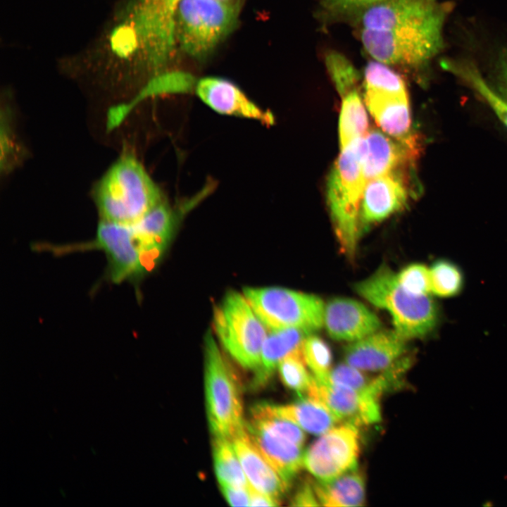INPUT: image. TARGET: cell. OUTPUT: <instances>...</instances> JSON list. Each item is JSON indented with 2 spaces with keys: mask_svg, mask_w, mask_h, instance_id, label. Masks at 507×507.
Segmentation results:
<instances>
[{
  "mask_svg": "<svg viewBox=\"0 0 507 507\" xmlns=\"http://www.w3.org/2000/svg\"><path fill=\"white\" fill-rule=\"evenodd\" d=\"M196 92L204 103L220 114L254 119L267 125L273 123L270 112L258 107L226 79L204 77L197 82Z\"/></svg>",
  "mask_w": 507,
  "mask_h": 507,
  "instance_id": "obj_17",
  "label": "cell"
},
{
  "mask_svg": "<svg viewBox=\"0 0 507 507\" xmlns=\"http://www.w3.org/2000/svg\"><path fill=\"white\" fill-rule=\"evenodd\" d=\"M431 293L441 298L459 294L464 286L461 268L448 259H438L430 268Z\"/></svg>",
  "mask_w": 507,
  "mask_h": 507,
  "instance_id": "obj_30",
  "label": "cell"
},
{
  "mask_svg": "<svg viewBox=\"0 0 507 507\" xmlns=\"http://www.w3.org/2000/svg\"><path fill=\"white\" fill-rule=\"evenodd\" d=\"M213 323L226 352L242 367L254 373L259 366L268 332L244 294L228 292L215 309Z\"/></svg>",
  "mask_w": 507,
  "mask_h": 507,
  "instance_id": "obj_7",
  "label": "cell"
},
{
  "mask_svg": "<svg viewBox=\"0 0 507 507\" xmlns=\"http://www.w3.org/2000/svg\"><path fill=\"white\" fill-rule=\"evenodd\" d=\"M302 353L313 376L318 380H326L332 369V352L328 345L311 333L303 343Z\"/></svg>",
  "mask_w": 507,
  "mask_h": 507,
  "instance_id": "obj_32",
  "label": "cell"
},
{
  "mask_svg": "<svg viewBox=\"0 0 507 507\" xmlns=\"http://www.w3.org/2000/svg\"><path fill=\"white\" fill-rule=\"evenodd\" d=\"M99 250L107 261L106 277L114 284L133 282L156 265L132 223L100 220L95 237L63 249Z\"/></svg>",
  "mask_w": 507,
  "mask_h": 507,
  "instance_id": "obj_9",
  "label": "cell"
},
{
  "mask_svg": "<svg viewBox=\"0 0 507 507\" xmlns=\"http://www.w3.org/2000/svg\"><path fill=\"white\" fill-rule=\"evenodd\" d=\"M250 422L303 446L306 440L303 430L293 422L276 415L270 403H259L251 409Z\"/></svg>",
  "mask_w": 507,
  "mask_h": 507,
  "instance_id": "obj_29",
  "label": "cell"
},
{
  "mask_svg": "<svg viewBox=\"0 0 507 507\" xmlns=\"http://www.w3.org/2000/svg\"><path fill=\"white\" fill-rule=\"evenodd\" d=\"M291 506H319L314 482L311 481L304 482L296 491L291 501Z\"/></svg>",
  "mask_w": 507,
  "mask_h": 507,
  "instance_id": "obj_37",
  "label": "cell"
},
{
  "mask_svg": "<svg viewBox=\"0 0 507 507\" xmlns=\"http://www.w3.org/2000/svg\"><path fill=\"white\" fill-rule=\"evenodd\" d=\"M204 391L214 437L232 439L245 427L242 391L236 374L211 334L204 342Z\"/></svg>",
  "mask_w": 507,
  "mask_h": 507,
  "instance_id": "obj_5",
  "label": "cell"
},
{
  "mask_svg": "<svg viewBox=\"0 0 507 507\" xmlns=\"http://www.w3.org/2000/svg\"><path fill=\"white\" fill-rule=\"evenodd\" d=\"M366 149L365 136L341 148L327 182V201L334 228L343 251L349 256L355 253L361 227Z\"/></svg>",
  "mask_w": 507,
  "mask_h": 507,
  "instance_id": "obj_2",
  "label": "cell"
},
{
  "mask_svg": "<svg viewBox=\"0 0 507 507\" xmlns=\"http://www.w3.org/2000/svg\"><path fill=\"white\" fill-rule=\"evenodd\" d=\"M367 149L363 161L366 182L372 178L399 170L411 163L418 154L416 139L412 135L394 141L389 134L377 129L365 135Z\"/></svg>",
  "mask_w": 507,
  "mask_h": 507,
  "instance_id": "obj_16",
  "label": "cell"
},
{
  "mask_svg": "<svg viewBox=\"0 0 507 507\" xmlns=\"http://www.w3.org/2000/svg\"><path fill=\"white\" fill-rule=\"evenodd\" d=\"M272 411L277 415L287 419L303 431L321 435L341 422L324 406L307 396L299 401L284 404L270 403Z\"/></svg>",
  "mask_w": 507,
  "mask_h": 507,
  "instance_id": "obj_24",
  "label": "cell"
},
{
  "mask_svg": "<svg viewBox=\"0 0 507 507\" xmlns=\"http://www.w3.org/2000/svg\"><path fill=\"white\" fill-rule=\"evenodd\" d=\"M214 470L220 486L249 488V483L231 439L215 437L213 444Z\"/></svg>",
  "mask_w": 507,
  "mask_h": 507,
  "instance_id": "obj_26",
  "label": "cell"
},
{
  "mask_svg": "<svg viewBox=\"0 0 507 507\" xmlns=\"http://www.w3.org/2000/svg\"><path fill=\"white\" fill-rule=\"evenodd\" d=\"M365 102L377 125L389 136L406 139L412 134L408 94L365 89Z\"/></svg>",
  "mask_w": 507,
  "mask_h": 507,
  "instance_id": "obj_21",
  "label": "cell"
},
{
  "mask_svg": "<svg viewBox=\"0 0 507 507\" xmlns=\"http://www.w3.org/2000/svg\"><path fill=\"white\" fill-rule=\"evenodd\" d=\"M232 442L250 487L280 501L289 485L257 449L246 427Z\"/></svg>",
  "mask_w": 507,
  "mask_h": 507,
  "instance_id": "obj_19",
  "label": "cell"
},
{
  "mask_svg": "<svg viewBox=\"0 0 507 507\" xmlns=\"http://www.w3.org/2000/svg\"><path fill=\"white\" fill-rule=\"evenodd\" d=\"M306 396L327 408L341 423L367 426L382 418L380 399L314 377Z\"/></svg>",
  "mask_w": 507,
  "mask_h": 507,
  "instance_id": "obj_13",
  "label": "cell"
},
{
  "mask_svg": "<svg viewBox=\"0 0 507 507\" xmlns=\"http://www.w3.org/2000/svg\"><path fill=\"white\" fill-rule=\"evenodd\" d=\"M250 506H275L280 501L270 496L258 492L249 486Z\"/></svg>",
  "mask_w": 507,
  "mask_h": 507,
  "instance_id": "obj_39",
  "label": "cell"
},
{
  "mask_svg": "<svg viewBox=\"0 0 507 507\" xmlns=\"http://www.w3.org/2000/svg\"><path fill=\"white\" fill-rule=\"evenodd\" d=\"M432 1H434V0H432Z\"/></svg>",
  "mask_w": 507,
  "mask_h": 507,
  "instance_id": "obj_40",
  "label": "cell"
},
{
  "mask_svg": "<svg viewBox=\"0 0 507 507\" xmlns=\"http://www.w3.org/2000/svg\"><path fill=\"white\" fill-rule=\"evenodd\" d=\"M443 27L394 30L363 29L361 42L376 61L387 65L418 68L429 62L444 47Z\"/></svg>",
  "mask_w": 507,
  "mask_h": 507,
  "instance_id": "obj_10",
  "label": "cell"
},
{
  "mask_svg": "<svg viewBox=\"0 0 507 507\" xmlns=\"http://www.w3.org/2000/svg\"><path fill=\"white\" fill-rule=\"evenodd\" d=\"M400 284L408 292L415 295L431 293L430 268L422 263H412L396 274Z\"/></svg>",
  "mask_w": 507,
  "mask_h": 507,
  "instance_id": "obj_35",
  "label": "cell"
},
{
  "mask_svg": "<svg viewBox=\"0 0 507 507\" xmlns=\"http://www.w3.org/2000/svg\"><path fill=\"white\" fill-rule=\"evenodd\" d=\"M408 198L407 181L401 171L368 180L361 201V225L368 226L386 219L403 208Z\"/></svg>",
  "mask_w": 507,
  "mask_h": 507,
  "instance_id": "obj_14",
  "label": "cell"
},
{
  "mask_svg": "<svg viewBox=\"0 0 507 507\" xmlns=\"http://www.w3.org/2000/svg\"><path fill=\"white\" fill-rule=\"evenodd\" d=\"M365 89L381 92L406 94L404 81L401 76L378 61L369 62L364 71Z\"/></svg>",
  "mask_w": 507,
  "mask_h": 507,
  "instance_id": "obj_33",
  "label": "cell"
},
{
  "mask_svg": "<svg viewBox=\"0 0 507 507\" xmlns=\"http://www.w3.org/2000/svg\"><path fill=\"white\" fill-rule=\"evenodd\" d=\"M379 318L361 303L336 298L325 306L324 325L334 339L353 342L380 327Z\"/></svg>",
  "mask_w": 507,
  "mask_h": 507,
  "instance_id": "obj_18",
  "label": "cell"
},
{
  "mask_svg": "<svg viewBox=\"0 0 507 507\" xmlns=\"http://www.w3.org/2000/svg\"><path fill=\"white\" fill-rule=\"evenodd\" d=\"M270 331L263 342L259 366L254 372L251 384L254 388L264 386L284 358L301 351L306 337L311 334L296 327Z\"/></svg>",
  "mask_w": 507,
  "mask_h": 507,
  "instance_id": "obj_22",
  "label": "cell"
},
{
  "mask_svg": "<svg viewBox=\"0 0 507 507\" xmlns=\"http://www.w3.org/2000/svg\"><path fill=\"white\" fill-rule=\"evenodd\" d=\"M358 427L341 423L320 435L303 453V466L318 481H328L356 468Z\"/></svg>",
  "mask_w": 507,
  "mask_h": 507,
  "instance_id": "obj_11",
  "label": "cell"
},
{
  "mask_svg": "<svg viewBox=\"0 0 507 507\" xmlns=\"http://www.w3.org/2000/svg\"><path fill=\"white\" fill-rule=\"evenodd\" d=\"M226 501L232 506H250L249 488L220 486Z\"/></svg>",
  "mask_w": 507,
  "mask_h": 507,
  "instance_id": "obj_38",
  "label": "cell"
},
{
  "mask_svg": "<svg viewBox=\"0 0 507 507\" xmlns=\"http://www.w3.org/2000/svg\"><path fill=\"white\" fill-rule=\"evenodd\" d=\"M132 225L146 251L157 263L174 230L172 209L163 200Z\"/></svg>",
  "mask_w": 507,
  "mask_h": 507,
  "instance_id": "obj_23",
  "label": "cell"
},
{
  "mask_svg": "<svg viewBox=\"0 0 507 507\" xmlns=\"http://www.w3.org/2000/svg\"><path fill=\"white\" fill-rule=\"evenodd\" d=\"M244 296L267 329H301L308 333L324 326L325 303L317 296L270 287L243 290Z\"/></svg>",
  "mask_w": 507,
  "mask_h": 507,
  "instance_id": "obj_8",
  "label": "cell"
},
{
  "mask_svg": "<svg viewBox=\"0 0 507 507\" xmlns=\"http://www.w3.org/2000/svg\"><path fill=\"white\" fill-rule=\"evenodd\" d=\"M325 64L332 82L341 95L344 96L356 89L358 73L346 56L335 51H330L325 56Z\"/></svg>",
  "mask_w": 507,
  "mask_h": 507,
  "instance_id": "obj_34",
  "label": "cell"
},
{
  "mask_svg": "<svg viewBox=\"0 0 507 507\" xmlns=\"http://www.w3.org/2000/svg\"><path fill=\"white\" fill-rule=\"evenodd\" d=\"M242 0H182L175 15L177 45L196 60L207 58L236 27Z\"/></svg>",
  "mask_w": 507,
  "mask_h": 507,
  "instance_id": "obj_4",
  "label": "cell"
},
{
  "mask_svg": "<svg viewBox=\"0 0 507 507\" xmlns=\"http://www.w3.org/2000/svg\"><path fill=\"white\" fill-rule=\"evenodd\" d=\"M163 200L158 187L131 154L108 170L95 191L100 220L119 223L137 221Z\"/></svg>",
  "mask_w": 507,
  "mask_h": 507,
  "instance_id": "obj_1",
  "label": "cell"
},
{
  "mask_svg": "<svg viewBox=\"0 0 507 507\" xmlns=\"http://www.w3.org/2000/svg\"><path fill=\"white\" fill-rule=\"evenodd\" d=\"M450 7L432 0H384L363 11L361 24L373 30L443 27Z\"/></svg>",
  "mask_w": 507,
  "mask_h": 507,
  "instance_id": "obj_12",
  "label": "cell"
},
{
  "mask_svg": "<svg viewBox=\"0 0 507 507\" xmlns=\"http://www.w3.org/2000/svg\"><path fill=\"white\" fill-rule=\"evenodd\" d=\"M444 67L466 80L507 127V101L489 86L473 66L446 61Z\"/></svg>",
  "mask_w": 507,
  "mask_h": 507,
  "instance_id": "obj_28",
  "label": "cell"
},
{
  "mask_svg": "<svg viewBox=\"0 0 507 507\" xmlns=\"http://www.w3.org/2000/svg\"><path fill=\"white\" fill-rule=\"evenodd\" d=\"M277 369L287 388L299 394L300 397L306 396L313 376L304 361L302 350L284 358Z\"/></svg>",
  "mask_w": 507,
  "mask_h": 507,
  "instance_id": "obj_31",
  "label": "cell"
},
{
  "mask_svg": "<svg viewBox=\"0 0 507 507\" xmlns=\"http://www.w3.org/2000/svg\"><path fill=\"white\" fill-rule=\"evenodd\" d=\"M384 0H322L323 7L327 11L344 13L364 10Z\"/></svg>",
  "mask_w": 507,
  "mask_h": 507,
  "instance_id": "obj_36",
  "label": "cell"
},
{
  "mask_svg": "<svg viewBox=\"0 0 507 507\" xmlns=\"http://www.w3.org/2000/svg\"><path fill=\"white\" fill-rule=\"evenodd\" d=\"M356 291L376 307L391 315L394 331L408 340L426 337L437 327L439 308L428 295L407 292L387 265H382L371 276L357 283Z\"/></svg>",
  "mask_w": 507,
  "mask_h": 507,
  "instance_id": "obj_3",
  "label": "cell"
},
{
  "mask_svg": "<svg viewBox=\"0 0 507 507\" xmlns=\"http://www.w3.org/2000/svg\"><path fill=\"white\" fill-rule=\"evenodd\" d=\"M245 427L261 454L289 485L303 468L302 446L251 422Z\"/></svg>",
  "mask_w": 507,
  "mask_h": 507,
  "instance_id": "obj_20",
  "label": "cell"
},
{
  "mask_svg": "<svg viewBox=\"0 0 507 507\" xmlns=\"http://www.w3.org/2000/svg\"><path fill=\"white\" fill-rule=\"evenodd\" d=\"M368 125L365 106L356 89H353L343 96L339 122L340 147L364 137Z\"/></svg>",
  "mask_w": 507,
  "mask_h": 507,
  "instance_id": "obj_27",
  "label": "cell"
},
{
  "mask_svg": "<svg viewBox=\"0 0 507 507\" xmlns=\"http://www.w3.org/2000/svg\"><path fill=\"white\" fill-rule=\"evenodd\" d=\"M406 342L395 331L377 330L350 342L344 351L345 362L363 371L387 370L403 358Z\"/></svg>",
  "mask_w": 507,
  "mask_h": 507,
  "instance_id": "obj_15",
  "label": "cell"
},
{
  "mask_svg": "<svg viewBox=\"0 0 507 507\" xmlns=\"http://www.w3.org/2000/svg\"><path fill=\"white\" fill-rule=\"evenodd\" d=\"M181 1L129 0L119 15L139 55L152 67L164 68L175 55V15Z\"/></svg>",
  "mask_w": 507,
  "mask_h": 507,
  "instance_id": "obj_6",
  "label": "cell"
},
{
  "mask_svg": "<svg viewBox=\"0 0 507 507\" xmlns=\"http://www.w3.org/2000/svg\"><path fill=\"white\" fill-rule=\"evenodd\" d=\"M320 506H361L365 501L363 475L356 468L328 481L314 482Z\"/></svg>",
  "mask_w": 507,
  "mask_h": 507,
  "instance_id": "obj_25",
  "label": "cell"
}]
</instances>
